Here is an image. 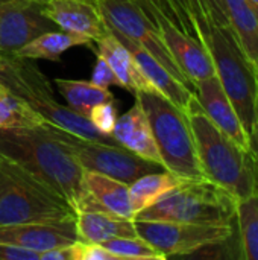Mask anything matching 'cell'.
Segmentation results:
<instances>
[{
    "mask_svg": "<svg viewBox=\"0 0 258 260\" xmlns=\"http://www.w3.org/2000/svg\"><path fill=\"white\" fill-rule=\"evenodd\" d=\"M236 221L242 257L245 260H258V190L237 201Z\"/></svg>",
    "mask_w": 258,
    "mask_h": 260,
    "instance_id": "cell-26",
    "label": "cell"
},
{
    "mask_svg": "<svg viewBox=\"0 0 258 260\" xmlns=\"http://www.w3.org/2000/svg\"><path fill=\"white\" fill-rule=\"evenodd\" d=\"M0 82L30 105L47 123L90 142L119 145L113 136L100 133L87 117L61 105L53 96L50 81L30 59L20 58L15 53L0 52Z\"/></svg>",
    "mask_w": 258,
    "mask_h": 260,
    "instance_id": "cell-4",
    "label": "cell"
},
{
    "mask_svg": "<svg viewBox=\"0 0 258 260\" xmlns=\"http://www.w3.org/2000/svg\"><path fill=\"white\" fill-rule=\"evenodd\" d=\"M75 210H100L129 221L135 219L129 184L91 171L82 174V195L75 203Z\"/></svg>",
    "mask_w": 258,
    "mask_h": 260,
    "instance_id": "cell-12",
    "label": "cell"
},
{
    "mask_svg": "<svg viewBox=\"0 0 258 260\" xmlns=\"http://www.w3.org/2000/svg\"><path fill=\"white\" fill-rule=\"evenodd\" d=\"M207 18L217 26H230L225 0H202Z\"/></svg>",
    "mask_w": 258,
    "mask_h": 260,
    "instance_id": "cell-33",
    "label": "cell"
},
{
    "mask_svg": "<svg viewBox=\"0 0 258 260\" xmlns=\"http://www.w3.org/2000/svg\"><path fill=\"white\" fill-rule=\"evenodd\" d=\"M9 181H11L9 174L6 172L5 166H3L2 161H0V198H2V195H3V192L6 190V187L9 186Z\"/></svg>",
    "mask_w": 258,
    "mask_h": 260,
    "instance_id": "cell-37",
    "label": "cell"
},
{
    "mask_svg": "<svg viewBox=\"0 0 258 260\" xmlns=\"http://www.w3.org/2000/svg\"><path fill=\"white\" fill-rule=\"evenodd\" d=\"M116 102H117V101H111V102H103V104L96 105V107L91 110L90 117H88V120H90L100 133L108 134V136H113L111 133H113L114 125H116L117 117H119Z\"/></svg>",
    "mask_w": 258,
    "mask_h": 260,
    "instance_id": "cell-29",
    "label": "cell"
},
{
    "mask_svg": "<svg viewBox=\"0 0 258 260\" xmlns=\"http://www.w3.org/2000/svg\"><path fill=\"white\" fill-rule=\"evenodd\" d=\"M157 26L163 18H167L169 21L173 23L170 9L164 3V0H132Z\"/></svg>",
    "mask_w": 258,
    "mask_h": 260,
    "instance_id": "cell-32",
    "label": "cell"
},
{
    "mask_svg": "<svg viewBox=\"0 0 258 260\" xmlns=\"http://www.w3.org/2000/svg\"><path fill=\"white\" fill-rule=\"evenodd\" d=\"M249 148L254 152L255 158L258 161V101H257V116H255V126H254V133L249 139Z\"/></svg>",
    "mask_w": 258,
    "mask_h": 260,
    "instance_id": "cell-36",
    "label": "cell"
},
{
    "mask_svg": "<svg viewBox=\"0 0 258 260\" xmlns=\"http://www.w3.org/2000/svg\"><path fill=\"white\" fill-rule=\"evenodd\" d=\"M46 123L43 116L0 82V129L35 128Z\"/></svg>",
    "mask_w": 258,
    "mask_h": 260,
    "instance_id": "cell-25",
    "label": "cell"
},
{
    "mask_svg": "<svg viewBox=\"0 0 258 260\" xmlns=\"http://www.w3.org/2000/svg\"><path fill=\"white\" fill-rule=\"evenodd\" d=\"M193 93L208 119L230 139L242 148L249 149V136L245 131L234 105L224 91L217 76L198 81L193 85Z\"/></svg>",
    "mask_w": 258,
    "mask_h": 260,
    "instance_id": "cell-16",
    "label": "cell"
},
{
    "mask_svg": "<svg viewBox=\"0 0 258 260\" xmlns=\"http://www.w3.org/2000/svg\"><path fill=\"white\" fill-rule=\"evenodd\" d=\"M187 116L205 180L228 190L237 201L258 190V161L254 152L224 134L204 113L193 94Z\"/></svg>",
    "mask_w": 258,
    "mask_h": 260,
    "instance_id": "cell-2",
    "label": "cell"
},
{
    "mask_svg": "<svg viewBox=\"0 0 258 260\" xmlns=\"http://www.w3.org/2000/svg\"><path fill=\"white\" fill-rule=\"evenodd\" d=\"M106 248L117 260H164L166 257L148 241L143 238L132 236V238H114L106 242L100 244Z\"/></svg>",
    "mask_w": 258,
    "mask_h": 260,
    "instance_id": "cell-28",
    "label": "cell"
},
{
    "mask_svg": "<svg viewBox=\"0 0 258 260\" xmlns=\"http://www.w3.org/2000/svg\"><path fill=\"white\" fill-rule=\"evenodd\" d=\"M75 244V242H73ZM71 245L56 247L40 253V260H75V248Z\"/></svg>",
    "mask_w": 258,
    "mask_h": 260,
    "instance_id": "cell-35",
    "label": "cell"
},
{
    "mask_svg": "<svg viewBox=\"0 0 258 260\" xmlns=\"http://www.w3.org/2000/svg\"><path fill=\"white\" fill-rule=\"evenodd\" d=\"M134 227L137 235L154 245L166 259L170 256H192L204 247L233 236V225L134 219Z\"/></svg>",
    "mask_w": 258,
    "mask_h": 260,
    "instance_id": "cell-10",
    "label": "cell"
},
{
    "mask_svg": "<svg viewBox=\"0 0 258 260\" xmlns=\"http://www.w3.org/2000/svg\"><path fill=\"white\" fill-rule=\"evenodd\" d=\"M164 3L170 9L173 24L184 34L202 41L198 29L207 18L202 0H164Z\"/></svg>",
    "mask_w": 258,
    "mask_h": 260,
    "instance_id": "cell-27",
    "label": "cell"
},
{
    "mask_svg": "<svg viewBox=\"0 0 258 260\" xmlns=\"http://www.w3.org/2000/svg\"><path fill=\"white\" fill-rule=\"evenodd\" d=\"M75 260H117L100 244H88L82 241H76L73 244Z\"/></svg>",
    "mask_w": 258,
    "mask_h": 260,
    "instance_id": "cell-31",
    "label": "cell"
},
{
    "mask_svg": "<svg viewBox=\"0 0 258 260\" xmlns=\"http://www.w3.org/2000/svg\"><path fill=\"white\" fill-rule=\"evenodd\" d=\"M55 85L58 87L62 98L67 101V107L87 119L90 117V113L96 105L117 101L108 88L96 85L91 81L56 78Z\"/></svg>",
    "mask_w": 258,
    "mask_h": 260,
    "instance_id": "cell-22",
    "label": "cell"
},
{
    "mask_svg": "<svg viewBox=\"0 0 258 260\" xmlns=\"http://www.w3.org/2000/svg\"><path fill=\"white\" fill-rule=\"evenodd\" d=\"M134 96L149 119L163 168L186 180L204 178L187 113L157 90L138 91Z\"/></svg>",
    "mask_w": 258,
    "mask_h": 260,
    "instance_id": "cell-5",
    "label": "cell"
},
{
    "mask_svg": "<svg viewBox=\"0 0 258 260\" xmlns=\"http://www.w3.org/2000/svg\"><path fill=\"white\" fill-rule=\"evenodd\" d=\"M158 29L175 62L192 84V87L198 81L216 75L213 58L202 41L184 34L167 18L158 23Z\"/></svg>",
    "mask_w": 258,
    "mask_h": 260,
    "instance_id": "cell-14",
    "label": "cell"
},
{
    "mask_svg": "<svg viewBox=\"0 0 258 260\" xmlns=\"http://www.w3.org/2000/svg\"><path fill=\"white\" fill-rule=\"evenodd\" d=\"M97 53L108 61V64L117 75L122 88H126L134 94L138 91L155 90L154 85L140 70L132 53L111 30L102 40L97 41Z\"/></svg>",
    "mask_w": 258,
    "mask_h": 260,
    "instance_id": "cell-19",
    "label": "cell"
},
{
    "mask_svg": "<svg viewBox=\"0 0 258 260\" xmlns=\"http://www.w3.org/2000/svg\"><path fill=\"white\" fill-rule=\"evenodd\" d=\"M43 9L58 27L84 35L93 43H97L109 32L94 0H47L43 3Z\"/></svg>",
    "mask_w": 258,
    "mask_h": 260,
    "instance_id": "cell-15",
    "label": "cell"
},
{
    "mask_svg": "<svg viewBox=\"0 0 258 260\" xmlns=\"http://www.w3.org/2000/svg\"><path fill=\"white\" fill-rule=\"evenodd\" d=\"M40 2H43V3H44V2H47V0H40Z\"/></svg>",
    "mask_w": 258,
    "mask_h": 260,
    "instance_id": "cell-40",
    "label": "cell"
},
{
    "mask_svg": "<svg viewBox=\"0 0 258 260\" xmlns=\"http://www.w3.org/2000/svg\"><path fill=\"white\" fill-rule=\"evenodd\" d=\"M0 157L65 197L75 207L82 195V174L71 148L56 134L55 125L0 129Z\"/></svg>",
    "mask_w": 258,
    "mask_h": 260,
    "instance_id": "cell-1",
    "label": "cell"
},
{
    "mask_svg": "<svg viewBox=\"0 0 258 260\" xmlns=\"http://www.w3.org/2000/svg\"><path fill=\"white\" fill-rule=\"evenodd\" d=\"M111 134L120 146L132 151L134 154L149 161L163 166L158 148L154 140L149 119L137 99L125 114L117 117V122Z\"/></svg>",
    "mask_w": 258,
    "mask_h": 260,
    "instance_id": "cell-17",
    "label": "cell"
},
{
    "mask_svg": "<svg viewBox=\"0 0 258 260\" xmlns=\"http://www.w3.org/2000/svg\"><path fill=\"white\" fill-rule=\"evenodd\" d=\"M184 181L186 178L166 169L143 175L135 180L132 184H129V197L135 216L146 207L155 204L164 193H167Z\"/></svg>",
    "mask_w": 258,
    "mask_h": 260,
    "instance_id": "cell-23",
    "label": "cell"
},
{
    "mask_svg": "<svg viewBox=\"0 0 258 260\" xmlns=\"http://www.w3.org/2000/svg\"><path fill=\"white\" fill-rule=\"evenodd\" d=\"M237 200L224 187L201 178L186 180L164 193L135 219L173 221L204 225H233Z\"/></svg>",
    "mask_w": 258,
    "mask_h": 260,
    "instance_id": "cell-6",
    "label": "cell"
},
{
    "mask_svg": "<svg viewBox=\"0 0 258 260\" xmlns=\"http://www.w3.org/2000/svg\"><path fill=\"white\" fill-rule=\"evenodd\" d=\"M111 32L135 43L157 58L176 79L193 87L169 52L158 26L132 0H94Z\"/></svg>",
    "mask_w": 258,
    "mask_h": 260,
    "instance_id": "cell-8",
    "label": "cell"
},
{
    "mask_svg": "<svg viewBox=\"0 0 258 260\" xmlns=\"http://www.w3.org/2000/svg\"><path fill=\"white\" fill-rule=\"evenodd\" d=\"M248 3L251 5V8L255 11V14H257L258 17V0H248Z\"/></svg>",
    "mask_w": 258,
    "mask_h": 260,
    "instance_id": "cell-38",
    "label": "cell"
},
{
    "mask_svg": "<svg viewBox=\"0 0 258 260\" xmlns=\"http://www.w3.org/2000/svg\"><path fill=\"white\" fill-rule=\"evenodd\" d=\"M75 224L79 241L88 244H102L114 238L137 236L134 221L100 210L76 212Z\"/></svg>",
    "mask_w": 258,
    "mask_h": 260,
    "instance_id": "cell-20",
    "label": "cell"
},
{
    "mask_svg": "<svg viewBox=\"0 0 258 260\" xmlns=\"http://www.w3.org/2000/svg\"><path fill=\"white\" fill-rule=\"evenodd\" d=\"M58 26L40 0H5L0 6V52L14 53L41 34Z\"/></svg>",
    "mask_w": 258,
    "mask_h": 260,
    "instance_id": "cell-11",
    "label": "cell"
},
{
    "mask_svg": "<svg viewBox=\"0 0 258 260\" xmlns=\"http://www.w3.org/2000/svg\"><path fill=\"white\" fill-rule=\"evenodd\" d=\"M3 2H5V0H0V6H2V3H3Z\"/></svg>",
    "mask_w": 258,
    "mask_h": 260,
    "instance_id": "cell-39",
    "label": "cell"
},
{
    "mask_svg": "<svg viewBox=\"0 0 258 260\" xmlns=\"http://www.w3.org/2000/svg\"><path fill=\"white\" fill-rule=\"evenodd\" d=\"M79 241L76 224L73 221L62 222H29L0 225V244L26 248L43 253L56 247L71 245Z\"/></svg>",
    "mask_w": 258,
    "mask_h": 260,
    "instance_id": "cell-13",
    "label": "cell"
},
{
    "mask_svg": "<svg viewBox=\"0 0 258 260\" xmlns=\"http://www.w3.org/2000/svg\"><path fill=\"white\" fill-rule=\"evenodd\" d=\"M228 20L242 49L258 67V17L248 0H225Z\"/></svg>",
    "mask_w": 258,
    "mask_h": 260,
    "instance_id": "cell-24",
    "label": "cell"
},
{
    "mask_svg": "<svg viewBox=\"0 0 258 260\" xmlns=\"http://www.w3.org/2000/svg\"><path fill=\"white\" fill-rule=\"evenodd\" d=\"M114 34V32H113ZM126 47L128 50L132 53L135 62L138 64L140 70L143 72V75L148 78V81L154 85V88L157 91H160L164 98H167L170 102H173L178 108H181L182 111H187L189 104L193 98V91L182 84L179 79H176L157 58H154L148 50H144L143 47L137 46L135 43L114 34Z\"/></svg>",
    "mask_w": 258,
    "mask_h": 260,
    "instance_id": "cell-18",
    "label": "cell"
},
{
    "mask_svg": "<svg viewBox=\"0 0 258 260\" xmlns=\"http://www.w3.org/2000/svg\"><path fill=\"white\" fill-rule=\"evenodd\" d=\"M9 174V186L0 198V225L62 222L76 219L73 204L14 161L0 157Z\"/></svg>",
    "mask_w": 258,
    "mask_h": 260,
    "instance_id": "cell-7",
    "label": "cell"
},
{
    "mask_svg": "<svg viewBox=\"0 0 258 260\" xmlns=\"http://www.w3.org/2000/svg\"><path fill=\"white\" fill-rule=\"evenodd\" d=\"M76 46L91 47L93 41L84 35L70 34L65 30H61V32L50 30L30 40L14 53L26 59H47V61L58 62L61 61L62 53H65L68 49L76 47Z\"/></svg>",
    "mask_w": 258,
    "mask_h": 260,
    "instance_id": "cell-21",
    "label": "cell"
},
{
    "mask_svg": "<svg viewBox=\"0 0 258 260\" xmlns=\"http://www.w3.org/2000/svg\"><path fill=\"white\" fill-rule=\"evenodd\" d=\"M55 131L71 148L84 171L103 174L126 184H132L143 175L164 171L161 165L149 161L120 145L90 142L58 126H55Z\"/></svg>",
    "mask_w": 258,
    "mask_h": 260,
    "instance_id": "cell-9",
    "label": "cell"
},
{
    "mask_svg": "<svg viewBox=\"0 0 258 260\" xmlns=\"http://www.w3.org/2000/svg\"><path fill=\"white\" fill-rule=\"evenodd\" d=\"M91 82H94L96 85L109 88V87H122L117 75L114 73V70L111 69V66L108 64V61L97 53L96 58V66L91 75Z\"/></svg>",
    "mask_w": 258,
    "mask_h": 260,
    "instance_id": "cell-30",
    "label": "cell"
},
{
    "mask_svg": "<svg viewBox=\"0 0 258 260\" xmlns=\"http://www.w3.org/2000/svg\"><path fill=\"white\" fill-rule=\"evenodd\" d=\"M0 260H40V254L26 248L0 244Z\"/></svg>",
    "mask_w": 258,
    "mask_h": 260,
    "instance_id": "cell-34",
    "label": "cell"
},
{
    "mask_svg": "<svg viewBox=\"0 0 258 260\" xmlns=\"http://www.w3.org/2000/svg\"><path fill=\"white\" fill-rule=\"evenodd\" d=\"M198 29L213 58L216 76L251 139L257 116L258 67L242 49L231 26H217L205 18Z\"/></svg>",
    "mask_w": 258,
    "mask_h": 260,
    "instance_id": "cell-3",
    "label": "cell"
}]
</instances>
